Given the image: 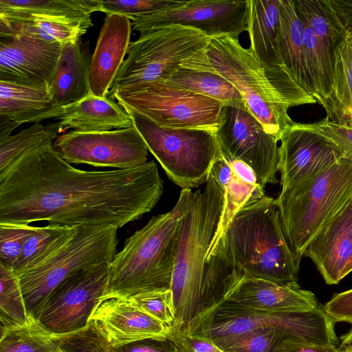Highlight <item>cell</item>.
Instances as JSON below:
<instances>
[{"label":"cell","instance_id":"cell-2","mask_svg":"<svg viewBox=\"0 0 352 352\" xmlns=\"http://www.w3.org/2000/svg\"><path fill=\"white\" fill-rule=\"evenodd\" d=\"M239 281L243 277L297 283L299 265L286 240L276 199L266 195L241 208L214 250Z\"/></svg>","mask_w":352,"mask_h":352},{"label":"cell","instance_id":"cell-33","mask_svg":"<svg viewBox=\"0 0 352 352\" xmlns=\"http://www.w3.org/2000/svg\"><path fill=\"white\" fill-rule=\"evenodd\" d=\"M76 227L50 223L37 227L25 243L22 253L13 267L18 275L33 267L59 250L74 234Z\"/></svg>","mask_w":352,"mask_h":352},{"label":"cell","instance_id":"cell-48","mask_svg":"<svg viewBox=\"0 0 352 352\" xmlns=\"http://www.w3.org/2000/svg\"><path fill=\"white\" fill-rule=\"evenodd\" d=\"M226 160L238 178L250 185L259 186L254 170L248 164L237 160Z\"/></svg>","mask_w":352,"mask_h":352},{"label":"cell","instance_id":"cell-27","mask_svg":"<svg viewBox=\"0 0 352 352\" xmlns=\"http://www.w3.org/2000/svg\"><path fill=\"white\" fill-rule=\"evenodd\" d=\"M278 52L283 72L300 89L312 96L305 56L302 26L294 0H280Z\"/></svg>","mask_w":352,"mask_h":352},{"label":"cell","instance_id":"cell-30","mask_svg":"<svg viewBox=\"0 0 352 352\" xmlns=\"http://www.w3.org/2000/svg\"><path fill=\"white\" fill-rule=\"evenodd\" d=\"M322 106L329 121L352 128V38L346 32L336 47L333 84Z\"/></svg>","mask_w":352,"mask_h":352},{"label":"cell","instance_id":"cell-34","mask_svg":"<svg viewBox=\"0 0 352 352\" xmlns=\"http://www.w3.org/2000/svg\"><path fill=\"white\" fill-rule=\"evenodd\" d=\"M61 129L57 123H34L14 135L0 139V174L6 172L23 155L43 144L54 142Z\"/></svg>","mask_w":352,"mask_h":352},{"label":"cell","instance_id":"cell-32","mask_svg":"<svg viewBox=\"0 0 352 352\" xmlns=\"http://www.w3.org/2000/svg\"><path fill=\"white\" fill-rule=\"evenodd\" d=\"M164 82L171 87L214 99L223 105L245 104L233 85L214 73L180 67Z\"/></svg>","mask_w":352,"mask_h":352},{"label":"cell","instance_id":"cell-44","mask_svg":"<svg viewBox=\"0 0 352 352\" xmlns=\"http://www.w3.org/2000/svg\"><path fill=\"white\" fill-rule=\"evenodd\" d=\"M323 308L334 322H345L352 324V289L334 294Z\"/></svg>","mask_w":352,"mask_h":352},{"label":"cell","instance_id":"cell-37","mask_svg":"<svg viewBox=\"0 0 352 352\" xmlns=\"http://www.w3.org/2000/svg\"><path fill=\"white\" fill-rule=\"evenodd\" d=\"M287 338L281 330L267 327L252 331L217 346L223 352H274Z\"/></svg>","mask_w":352,"mask_h":352},{"label":"cell","instance_id":"cell-35","mask_svg":"<svg viewBox=\"0 0 352 352\" xmlns=\"http://www.w3.org/2000/svg\"><path fill=\"white\" fill-rule=\"evenodd\" d=\"M0 285L1 332L30 324L34 316L27 309L18 277L1 265Z\"/></svg>","mask_w":352,"mask_h":352},{"label":"cell","instance_id":"cell-47","mask_svg":"<svg viewBox=\"0 0 352 352\" xmlns=\"http://www.w3.org/2000/svg\"><path fill=\"white\" fill-rule=\"evenodd\" d=\"M346 34L352 38V0H329Z\"/></svg>","mask_w":352,"mask_h":352},{"label":"cell","instance_id":"cell-18","mask_svg":"<svg viewBox=\"0 0 352 352\" xmlns=\"http://www.w3.org/2000/svg\"><path fill=\"white\" fill-rule=\"evenodd\" d=\"M62 46L0 28V81L51 88Z\"/></svg>","mask_w":352,"mask_h":352},{"label":"cell","instance_id":"cell-21","mask_svg":"<svg viewBox=\"0 0 352 352\" xmlns=\"http://www.w3.org/2000/svg\"><path fill=\"white\" fill-rule=\"evenodd\" d=\"M92 321L116 346L167 335L170 328L135 307L129 298L104 295L95 307Z\"/></svg>","mask_w":352,"mask_h":352},{"label":"cell","instance_id":"cell-8","mask_svg":"<svg viewBox=\"0 0 352 352\" xmlns=\"http://www.w3.org/2000/svg\"><path fill=\"white\" fill-rule=\"evenodd\" d=\"M352 197V162L343 157L300 194L276 199L283 231L296 262L322 227Z\"/></svg>","mask_w":352,"mask_h":352},{"label":"cell","instance_id":"cell-19","mask_svg":"<svg viewBox=\"0 0 352 352\" xmlns=\"http://www.w3.org/2000/svg\"><path fill=\"white\" fill-rule=\"evenodd\" d=\"M250 50L265 69L274 86L293 106L311 104L313 97L283 71L278 52L280 0H247Z\"/></svg>","mask_w":352,"mask_h":352},{"label":"cell","instance_id":"cell-4","mask_svg":"<svg viewBox=\"0 0 352 352\" xmlns=\"http://www.w3.org/2000/svg\"><path fill=\"white\" fill-rule=\"evenodd\" d=\"M224 202V192L212 177L194 192L179 228L172 275L175 321L170 331L186 333L198 321L206 257L216 232Z\"/></svg>","mask_w":352,"mask_h":352},{"label":"cell","instance_id":"cell-22","mask_svg":"<svg viewBox=\"0 0 352 352\" xmlns=\"http://www.w3.org/2000/svg\"><path fill=\"white\" fill-rule=\"evenodd\" d=\"M132 30V22L123 15L110 14L104 19L91 56L89 86L94 95L108 96L127 54Z\"/></svg>","mask_w":352,"mask_h":352},{"label":"cell","instance_id":"cell-46","mask_svg":"<svg viewBox=\"0 0 352 352\" xmlns=\"http://www.w3.org/2000/svg\"><path fill=\"white\" fill-rule=\"evenodd\" d=\"M274 352H338V347L308 344L287 338L280 343Z\"/></svg>","mask_w":352,"mask_h":352},{"label":"cell","instance_id":"cell-7","mask_svg":"<svg viewBox=\"0 0 352 352\" xmlns=\"http://www.w3.org/2000/svg\"><path fill=\"white\" fill-rule=\"evenodd\" d=\"M118 229L113 226H76L55 253L16 275L30 314L34 316L52 292L74 273L111 263L116 254Z\"/></svg>","mask_w":352,"mask_h":352},{"label":"cell","instance_id":"cell-20","mask_svg":"<svg viewBox=\"0 0 352 352\" xmlns=\"http://www.w3.org/2000/svg\"><path fill=\"white\" fill-rule=\"evenodd\" d=\"M303 256L309 257L329 285L349 272L352 260V197L315 235Z\"/></svg>","mask_w":352,"mask_h":352},{"label":"cell","instance_id":"cell-25","mask_svg":"<svg viewBox=\"0 0 352 352\" xmlns=\"http://www.w3.org/2000/svg\"><path fill=\"white\" fill-rule=\"evenodd\" d=\"M63 109L58 119L62 131L73 129L78 132H102L133 126L131 117L118 103L91 93Z\"/></svg>","mask_w":352,"mask_h":352},{"label":"cell","instance_id":"cell-10","mask_svg":"<svg viewBox=\"0 0 352 352\" xmlns=\"http://www.w3.org/2000/svg\"><path fill=\"white\" fill-rule=\"evenodd\" d=\"M197 29L170 25L140 34L130 43L127 57L109 91L166 80L182 63L208 43Z\"/></svg>","mask_w":352,"mask_h":352},{"label":"cell","instance_id":"cell-39","mask_svg":"<svg viewBox=\"0 0 352 352\" xmlns=\"http://www.w3.org/2000/svg\"><path fill=\"white\" fill-rule=\"evenodd\" d=\"M37 227L0 223V265L12 271L25 243Z\"/></svg>","mask_w":352,"mask_h":352},{"label":"cell","instance_id":"cell-43","mask_svg":"<svg viewBox=\"0 0 352 352\" xmlns=\"http://www.w3.org/2000/svg\"><path fill=\"white\" fill-rule=\"evenodd\" d=\"M116 352H186L167 335L116 346Z\"/></svg>","mask_w":352,"mask_h":352},{"label":"cell","instance_id":"cell-11","mask_svg":"<svg viewBox=\"0 0 352 352\" xmlns=\"http://www.w3.org/2000/svg\"><path fill=\"white\" fill-rule=\"evenodd\" d=\"M109 96L165 129H197L215 132L223 107L220 102L158 80L111 91Z\"/></svg>","mask_w":352,"mask_h":352},{"label":"cell","instance_id":"cell-5","mask_svg":"<svg viewBox=\"0 0 352 352\" xmlns=\"http://www.w3.org/2000/svg\"><path fill=\"white\" fill-rule=\"evenodd\" d=\"M180 67L214 73L228 80L239 92L250 112L278 142L296 123L288 114L293 104L239 38L228 34L212 36L204 49L184 60Z\"/></svg>","mask_w":352,"mask_h":352},{"label":"cell","instance_id":"cell-24","mask_svg":"<svg viewBox=\"0 0 352 352\" xmlns=\"http://www.w3.org/2000/svg\"><path fill=\"white\" fill-rule=\"evenodd\" d=\"M63 113L46 86H31L0 81V122L20 125L58 119Z\"/></svg>","mask_w":352,"mask_h":352},{"label":"cell","instance_id":"cell-40","mask_svg":"<svg viewBox=\"0 0 352 352\" xmlns=\"http://www.w3.org/2000/svg\"><path fill=\"white\" fill-rule=\"evenodd\" d=\"M186 1L176 0H118L101 1L100 12L106 15L117 14L132 21L144 15L175 8Z\"/></svg>","mask_w":352,"mask_h":352},{"label":"cell","instance_id":"cell-3","mask_svg":"<svg viewBox=\"0 0 352 352\" xmlns=\"http://www.w3.org/2000/svg\"><path fill=\"white\" fill-rule=\"evenodd\" d=\"M194 192L182 189L174 207L153 216L127 238L109 263L104 295L131 297L153 290L170 289L181 221Z\"/></svg>","mask_w":352,"mask_h":352},{"label":"cell","instance_id":"cell-50","mask_svg":"<svg viewBox=\"0 0 352 352\" xmlns=\"http://www.w3.org/2000/svg\"><path fill=\"white\" fill-rule=\"evenodd\" d=\"M351 272H352V260L349 267V272L350 273Z\"/></svg>","mask_w":352,"mask_h":352},{"label":"cell","instance_id":"cell-1","mask_svg":"<svg viewBox=\"0 0 352 352\" xmlns=\"http://www.w3.org/2000/svg\"><path fill=\"white\" fill-rule=\"evenodd\" d=\"M162 192L154 161L131 168L84 170L62 159L49 142L0 174V223L120 228L149 212Z\"/></svg>","mask_w":352,"mask_h":352},{"label":"cell","instance_id":"cell-12","mask_svg":"<svg viewBox=\"0 0 352 352\" xmlns=\"http://www.w3.org/2000/svg\"><path fill=\"white\" fill-rule=\"evenodd\" d=\"M226 160H237L254 172L258 185L278 182L280 166L278 141L267 133L245 104L223 105L214 132Z\"/></svg>","mask_w":352,"mask_h":352},{"label":"cell","instance_id":"cell-9","mask_svg":"<svg viewBox=\"0 0 352 352\" xmlns=\"http://www.w3.org/2000/svg\"><path fill=\"white\" fill-rule=\"evenodd\" d=\"M169 179L182 189L206 184L212 166L221 155L214 132L197 129H165L124 109Z\"/></svg>","mask_w":352,"mask_h":352},{"label":"cell","instance_id":"cell-23","mask_svg":"<svg viewBox=\"0 0 352 352\" xmlns=\"http://www.w3.org/2000/svg\"><path fill=\"white\" fill-rule=\"evenodd\" d=\"M225 300L270 312L310 310L319 305L314 294L301 289L298 283L285 285L250 277L239 280Z\"/></svg>","mask_w":352,"mask_h":352},{"label":"cell","instance_id":"cell-6","mask_svg":"<svg viewBox=\"0 0 352 352\" xmlns=\"http://www.w3.org/2000/svg\"><path fill=\"white\" fill-rule=\"evenodd\" d=\"M334 323L321 305L310 310L270 312L224 300L186 333L207 338L217 345L256 329L272 327L299 342L336 346Z\"/></svg>","mask_w":352,"mask_h":352},{"label":"cell","instance_id":"cell-49","mask_svg":"<svg viewBox=\"0 0 352 352\" xmlns=\"http://www.w3.org/2000/svg\"><path fill=\"white\" fill-rule=\"evenodd\" d=\"M341 344L338 347V352H352V329L341 338Z\"/></svg>","mask_w":352,"mask_h":352},{"label":"cell","instance_id":"cell-28","mask_svg":"<svg viewBox=\"0 0 352 352\" xmlns=\"http://www.w3.org/2000/svg\"><path fill=\"white\" fill-rule=\"evenodd\" d=\"M94 25L91 16L78 18L29 15L0 17V28L61 45L75 43Z\"/></svg>","mask_w":352,"mask_h":352},{"label":"cell","instance_id":"cell-29","mask_svg":"<svg viewBox=\"0 0 352 352\" xmlns=\"http://www.w3.org/2000/svg\"><path fill=\"white\" fill-rule=\"evenodd\" d=\"M210 177L222 187L224 202L218 227L206 256L214 250L234 214L244 206L265 196L264 190L260 186L250 185L238 178L222 155L213 164Z\"/></svg>","mask_w":352,"mask_h":352},{"label":"cell","instance_id":"cell-36","mask_svg":"<svg viewBox=\"0 0 352 352\" xmlns=\"http://www.w3.org/2000/svg\"><path fill=\"white\" fill-rule=\"evenodd\" d=\"M0 352H62L55 336L34 319L28 325L1 332Z\"/></svg>","mask_w":352,"mask_h":352},{"label":"cell","instance_id":"cell-16","mask_svg":"<svg viewBox=\"0 0 352 352\" xmlns=\"http://www.w3.org/2000/svg\"><path fill=\"white\" fill-rule=\"evenodd\" d=\"M281 192L294 197L306 189L320 175L344 157L335 144L300 123L284 132L280 138Z\"/></svg>","mask_w":352,"mask_h":352},{"label":"cell","instance_id":"cell-41","mask_svg":"<svg viewBox=\"0 0 352 352\" xmlns=\"http://www.w3.org/2000/svg\"><path fill=\"white\" fill-rule=\"evenodd\" d=\"M129 298L135 307L170 329L174 324L175 314L170 289L142 292Z\"/></svg>","mask_w":352,"mask_h":352},{"label":"cell","instance_id":"cell-13","mask_svg":"<svg viewBox=\"0 0 352 352\" xmlns=\"http://www.w3.org/2000/svg\"><path fill=\"white\" fill-rule=\"evenodd\" d=\"M110 263L78 271L59 284L34 314L38 324L54 335L85 328L104 296Z\"/></svg>","mask_w":352,"mask_h":352},{"label":"cell","instance_id":"cell-31","mask_svg":"<svg viewBox=\"0 0 352 352\" xmlns=\"http://www.w3.org/2000/svg\"><path fill=\"white\" fill-rule=\"evenodd\" d=\"M96 0H0V17L40 15L78 18L100 11Z\"/></svg>","mask_w":352,"mask_h":352},{"label":"cell","instance_id":"cell-38","mask_svg":"<svg viewBox=\"0 0 352 352\" xmlns=\"http://www.w3.org/2000/svg\"><path fill=\"white\" fill-rule=\"evenodd\" d=\"M54 336L62 352H116V346L92 321L79 331Z\"/></svg>","mask_w":352,"mask_h":352},{"label":"cell","instance_id":"cell-14","mask_svg":"<svg viewBox=\"0 0 352 352\" xmlns=\"http://www.w3.org/2000/svg\"><path fill=\"white\" fill-rule=\"evenodd\" d=\"M302 26L313 94L322 105L331 89L336 50L346 34L329 0H294Z\"/></svg>","mask_w":352,"mask_h":352},{"label":"cell","instance_id":"cell-26","mask_svg":"<svg viewBox=\"0 0 352 352\" xmlns=\"http://www.w3.org/2000/svg\"><path fill=\"white\" fill-rule=\"evenodd\" d=\"M91 61L89 41L81 39L63 45L59 63L51 90L60 107L76 102L90 91L89 72Z\"/></svg>","mask_w":352,"mask_h":352},{"label":"cell","instance_id":"cell-45","mask_svg":"<svg viewBox=\"0 0 352 352\" xmlns=\"http://www.w3.org/2000/svg\"><path fill=\"white\" fill-rule=\"evenodd\" d=\"M167 336L186 352H223L214 342L201 336L170 330Z\"/></svg>","mask_w":352,"mask_h":352},{"label":"cell","instance_id":"cell-42","mask_svg":"<svg viewBox=\"0 0 352 352\" xmlns=\"http://www.w3.org/2000/svg\"><path fill=\"white\" fill-rule=\"evenodd\" d=\"M300 124L335 144L342 151L344 157L352 162L351 127L332 122L327 118L316 122Z\"/></svg>","mask_w":352,"mask_h":352},{"label":"cell","instance_id":"cell-17","mask_svg":"<svg viewBox=\"0 0 352 352\" xmlns=\"http://www.w3.org/2000/svg\"><path fill=\"white\" fill-rule=\"evenodd\" d=\"M248 1H186L177 8L132 21L140 34L170 25L197 29L211 38L223 34L239 38L247 31Z\"/></svg>","mask_w":352,"mask_h":352},{"label":"cell","instance_id":"cell-15","mask_svg":"<svg viewBox=\"0 0 352 352\" xmlns=\"http://www.w3.org/2000/svg\"><path fill=\"white\" fill-rule=\"evenodd\" d=\"M58 155L69 164L95 167L131 168L147 162L148 148L133 125L102 132L74 130L58 136L53 142Z\"/></svg>","mask_w":352,"mask_h":352}]
</instances>
